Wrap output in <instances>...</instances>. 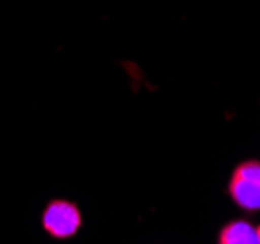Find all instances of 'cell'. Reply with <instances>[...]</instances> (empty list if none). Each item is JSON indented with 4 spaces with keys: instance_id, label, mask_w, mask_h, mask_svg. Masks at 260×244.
<instances>
[{
    "instance_id": "2",
    "label": "cell",
    "mask_w": 260,
    "mask_h": 244,
    "mask_svg": "<svg viewBox=\"0 0 260 244\" xmlns=\"http://www.w3.org/2000/svg\"><path fill=\"white\" fill-rule=\"evenodd\" d=\"M229 195L245 211L260 209V162L248 160L235 168L229 180Z\"/></svg>"
},
{
    "instance_id": "4",
    "label": "cell",
    "mask_w": 260,
    "mask_h": 244,
    "mask_svg": "<svg viewBox=\"0 0 260 244\" xmlns=\"http://www.w3.org/2000/svg\"><path fill=\"white\" fill-rule=\"evenodd\" d=\"M258 234H260V227H258Z\"/></svg>"
},
{
    "instance_id": "1",
    "label": "cell",
    "mask_w": 260,
    "mask_h": 244,
    "mask_svg": "<svg viewBox=\"0 0 260 244\" xmlns=\"http://www.w3.org/2000/svg\"><path fill=\"white\" fill-rule=\"evenodd\" d=\"M41 227L55 240L73 238L82 225V213L75 201H69L63 197H57L47 201V205L41 211Z\"/></svg>"
},
{
    "instance_id": "3",
    "label": "cell",
    "mask_w": 260,
    "mask_h": 244,
    "mask_svg": "<svg viewBox=\"0 0 260 244\" xmlns=\"http://www.w3.org/2000/svg\"><path fill=\"white\" fill-rule=\"evenodd\" d=\"M219 244H260L258 229L247 221H231L219 232Z\"/></svg>"
}]
</instances>
